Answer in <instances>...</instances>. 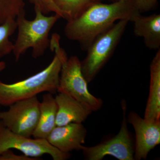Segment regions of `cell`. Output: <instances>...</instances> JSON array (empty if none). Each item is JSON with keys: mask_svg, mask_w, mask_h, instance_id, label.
<instances>
[{"mask_svg": "<svg viewBox=\"0 0 160 160\" xmlns=\"http://www.w3.org/2000/svg\"><path fill=\"white\" fill-rule=\"evenodd\" d=\"M140 14L133 0H119L111 4L97 3L87 8L77 17L67 21L66 37L87 47L92 42L117 21L131 22Z\"/></svg>", "mask_w": 160, "mask_h": 160, "instance_id": "1", "label": "cell"}, {"mask_svg": "<svg viewBox=\"0 0 160 160\" xmlns=\"http://www.w3.org/2000/svg\"><path fill=\"white\" fill-rule=\"evenodd\" d=\"M60 40L57 33L52 35L49 48L54 53V56L50 64L42 71L11 84L0 80V106H9L44 92L54 93L57 91L62 60L66 55L61 47Z\"/></svg>", "mask_w": 160, "mask_h": 160, "instance_id": "2", "label": "cell"}, {"mask_svg": "<svg viewBox=\"0 0 160 160\" xmlns=\"http://www.w3.org/2000/svg\"><path fill=\"white\" fill-rule=\"evenodd\" d=\"M34 11L35 17L32 20L26 18L25 10L16 18L18 35L12 52L16 62L29 49H32L35 58L43 56L50 45L49 32L61 18L55 13L48 16L37 9H34Z\"/></svg>", "mask_w": 160, "mask_h": 160, "instance_id": "3", "label": "cell"}, {"mask_svg": "<svg viewBox=\"0 0 160 160\" xmlns=\"http://www.w3.org/2000/svg\"><path fill=\"white\" fill-rule=\"evenodd\" d=\"M129 22L127 20L118 21L98 36L87 47V55L81 62V68L88 83L93 80L111 57Z\"/></svg>", "mask_w": 160, "mask_h": 160, "instance_id": "4", "label": "cell"}, {"mask_svg": "<svg viewBox=\"0 0 160 160\" xmlns=\"http://www.w3.org/2000/svg\"><path fill=\"white\" fill-rule=\"evenodd\" d=\"M57 92L70 96L92 112L102 106V100L89 92L88 82L82 72L81 62L76 56L68 58L66 55L63 58Z\"/></svg>", "mask_w": 160, "mask_h": 160, "instance_id": "5", "label": "cell"}, {"mask_svg": "<svg viewBox=\"0 0 160 160\" xmlns=\"http://www.w3.org/2000/svg\"><path fill=\"white\" fill-rule=\"evenodd\" d=\"M40 102L37 96L18 101L0 112L3 125L10 131L26 137L32 136L40 117Z\"/></svg>", "mask_w": 160, "mask_h": 160, "instance_id": "6", "label": "cell"}, {"mask_svg": "<svg viewBox=\"0 0 160 160\" xmlns=\"http://www.w3.org/2000/svg\"><path fill=\"white\" fill-rule=\"evenodd\" d=\"M122 106L123 118L118 133L114 137L96 146H82L81 150L86 160H102L107 155L120 160H134V143L127 127L125 101L122 102Z\"/></svg>", "mask_w": 160, "mask_h": 160, "instance_id": "7", "label": "cell"}, {"mask_svg": "<svg viewBox=\"0 0 160 160\" xmlns=\"http://www.w3.org/2000/svg\"><path fill=\"white\" fill-rule=\"evenodd\" d=\"M14 149L29 157L38 158L43 155H50L53 160H66L70 154L60 151L46 139L23 136L12 132L0 122V154L8 149Z\"/></svg>", "mask_w": 160, "mask_h": 160, "instance_id": "8", "label": "cell"}, {"mask_svg": "<svg viewBox=\"0 0 160 160\" xmlns=\"http://www.w3.org/2000/svg\"><path fill=\"white\" fill-rule=\"evenodd\" d=\"M135 132L134 159H146L149 152L160 143V121L147 122L135 112L128 117Z\"/></svg>", "mask_w": 160, "mask_h": 160, "instance_id": "9", "label": "cell"}, {"mask_svg": "<svg viewBox=\"0 0 160 160\" xmlns=\"http://www.w3.org/2000/svg\"><path fill=\"white\" fill-rule=\"evenodd\" d=\"M86 135L87 130L82 123H71L56 126L46 140L60 151L69 153L73 150H81Z\"/></svg>", "mask_w": 160, "mask_h": 160, "instance_id": "10", "label": "cell"}, {"mask_svg": "<svg viewBox=\"0 0 160 160\" xmlns=\"http://www.w3.org/2000/svg\"><path fill=\"white\" fill-rule=\"evenodd\" d=\"M55 98L58 105L56 126L82 123L92 112L82 103L65 93L59 92Z\"/></svg>", "mask_w": 160, "mask_h": 160, "instance_id": "11", "label": "cell"}, {"mask_svg": "<svg viewBox=\"0 0 160 160\" xmlns=\"http://www.w3.org/2000/svg\"><path fill=\"white\" fill-rule=\"evenodd\" d=\"M150 85L144 118L147 122L160 121V49L150 66Z\"/></svg>", "mask_w": 160, "mask_h": 160, "instance_id": "12", "label": "cell"}, {"mask_svg": "<svg viewBox=\"0 0 160 160\" xmlns=\"http://www.w3.org/2000/svg\"><path fill=\"white\" fill-rule=\"evenodd\" d=\"M136 36L142 38L147 48L158 50L160 47V15L142 16L139 14L131 21Z\"/></svg>", "mask_w": 160, "mask_h": 160, "instance_id": "13", "label": "cell"}, {"mask_svg": "<svg viewBox=\"0 0 160 160\" xmlns=\"http://www.w3.org/2000/svg\"><path fill=\"white\" fill-rule=\"evenodd\" d=\"M40 111L38 123L32 136L34 138L46 139L56 126L58 105L52 93L48 92L43 96Z\"/></svg>", "mask_w": 160, "mask_h": 160, "instance_id": "14", "label": "cell"}, {"mask_svg": "<svg viewBox=\"0 0 160 160\" xmlns=\"http://www.w3.org/2000/svg\"><path fill=\"white\" fill-rule=\"evenodd\" d=\"M102 0H54L64 18L70 21L78 16L87 8Z\"/></svg>", "mask_w": 160, "mask_h": 160, "instance_id": "15", "label": "cell"}, {"mask_svg": "<svg viewBox=\"0 0 160 160\" xmlns=\"http://www.w3.org/2000/svg\"><path fill=\"white\" fill-rule=\"evenodd\" d=\"M17 28L16 18L8 19L0 24V59L12 52L13 43L10 37Z\"/></svg>", "mask_w": 160, "mask_h": 160, "instance_id": "16", "label": "cell"}, {"mask_svg": "<svg viewBox=\"0 0 160 160\" xmlns=\"http://www.w3.org/2000/svg\"><path fill=\"white\" fill-rule=\"evenodd\" d=\"M24 3V0H0V23L16 14Z\"/></svg>", "mask_w": 160, "mask_h": 160, "instance_id": "17", "label": "cell"}, {"mask_svg": "<svg viewBox=\"0 0 160 160\" xmlns=\"http://www.w3.org/2000/svg\"><path fill=\"white\" fill-rule=\"evenodd\" d=\"M34 6V9H39L43 14L47 15L54 12L64 18L62 11L56 5L54 0H27Z\"/></svg>", "mask_w": 160, "mask_h": 160, "instance_id": "18", "label": "cell"}, {"mask_svg": "<svg viewBox=\"0 0 160 160\" xmlns=\"http://www.w3.org/2000/svg\"><path fill=\"white\" fill-rule=\"evenodd\" d=\"M137 9L141 12H146L154 8L158 0H133Z\"/></svg>", "mask_w": 160, "mask_h": 160, "instance_id": "19", "label": "cell"}, {"mask_svg": "<svg viewBox=\"0 0 160 160\" xmlns=\"http://www.w3.org/2000/svg\"><path fill=\"white\" fill-rule=\"evenodd\" d=\"M37 158L29 157L25 155H18L14 154L11 149L6 150L0 154V160H37Z\"/></svg>", "mask_w": 160, "mask_h": 160, "instance_id": "20", "label": "cell"}, {"mask_svg": "<svg viewBox=\"0 0 160 160\" xmlns=\"http://www.w3.org/2000/svg\"><path fill=\"white\" fill-rule=\"evenodd\" d=\"M6 63L3 61H0V72L3 71L6 69Z\"/></svg>", "mask_w": 160, "mask_h": 160, "instance_id": "21", "label": "cell"}, {"mask_svg": "<svg viewBox=\"0 0 160 160\" xmlns=\"http://www.w3.org/2000/svg\"><path fill=\"white\" fill-rule=\"evenodd\" d=\"M112 1H113V2H115V1H119V0H112Z\"/></svg>", "mask_w": 160, "mask_h": 160, "instance_id": "22", "label": "cell"}, {"mask_svg": "<svg viewBox=\"0 0 160 160\" xmlns=\"http://www.w3.org/2000/svg\"><path fill=\"white\" fill-rule=\"evenodd\" d=\"M0 122H1V118H0Z\"/></svg>", "mask_w": 160, "mask_h": 160, "instance_id": "23", "label": "cell"}]
</instances>
